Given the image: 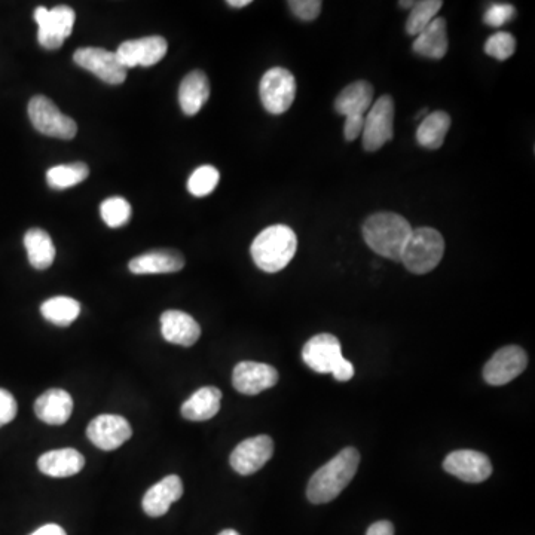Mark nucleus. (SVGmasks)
<instances>
[{
    "mask_svg": "<svg viewBox=\"0 0 535 535\" xmlns=\"http://www.w3.org/2000/svg\"><path fill=\"white\" fill-rule=\"evenodd\" d=\"M443 2L440 0H423L415 2L412 6L411 15L406 21V33L411 36H418L436 18L437 12L442 8Z\"/></svg>",
    "mask_w": 535,
    "mask_h": 535,
    "instance_id": "obj_30",
    "label": "nucleus"
},
{
    "mask_svg": "<svg viewBox=\"0 0 535 535\" xmlns=\"http://www.w3.org/2000/svg\"><path fill=\"white\" fill-rule=\"evenodd\" d=\"M167 50L168 44L164 38L148 36V38L122 42L115 54L125 69H131L136 66L151 67L160 63L167 54Z\"/></svg>",
    "mask_w": 535,
    "mask_h": 535,
    "instance_id": "obj_14",
    "label": "nucleus"
},
{
    "mask_svg": "<svg viewBox=\"0 0 535 535\" xmlns=\"http://www.w3.org/2000/svg\"><path fill=\"white\" fill-rule=\"evenodd\" d=\"M185 258L177 250H154L131 259L130 271L136 275L171 274L182 271Z\"/></svg>",
    "mask_w": 535,
    "mask_h": 535,
    "instance_id": "obj_20",
    "label": "nucleus"
},
{
    "mask_svg": "<svg viewBox=\"0 0 535 535\" xmlns=\"http://www.w3.org/2000/svg\"><path fill=\"white\" fill-rule=\"evenodd\" d=\"M272 454L274 442L267 434H261L241 442L232 452L229 463L238 475L249 476L259 472L271 460Z\"/></svg>",
    "mask_w": 535,
    "mask_h": 535,
    "instance_id": "obj_12",
    "label": "nucleus"
},
{
    "mask_svg": "<svg viewBox=\"0 0 535 535\" xmlns=\"http://www.w3.org/2000/svg\"><path fill=\"white\" fill-rule=\"evenodd\" d=\"M42 316L58 327H67L78 319L81 314V304L67 296H55L42 304Z\"/></svg>",
    "mask_w": 535,
    "mask_h": 535,
    "instance_id": "obj_28",
    "label": "nucleus"
},
{
    "mask_svg": "<svg viewBox=\"0 0 535 535\" xmlns=\"http://www.w3.org/2000/svg\"><path fill=\"white\" fill-rule=\"evenodd\" d=\"M363 148L368 152H376L393 140L394 136V102L390 96L379 97L363 125Z\"/></svg>",
    "mask_w": 535,
    "mask_h": 535,
    "instance_id": "obj_8",
    "label": "nucleus"
},
{
    "mask_svg": "<svg viewBox=\"0 0 535 535\" xmlns=\"http://www.w3.org/2000/svg\"><path fill=\"white\" fill-rule=\"evenodd\" d=\"M335 376L336 381L347 382L350 381L354 376V366L353 363L348 362L347 359L341 363V365L336 368V371L332 374Z\"/></svg>",
    "mask_w": 535,
    "mask_h": 535,
    "instance_id": "obj_38",
    "label": "nucleus"
},
{
    "mask_svg": "<svg viewBox=\"0 0 535 535\" xmlns=\"http://www.w3.org/2000/svg\"><path fill=\"white\" fill-rule=\"evenodd\" d=\"M365 116H347L345 118L344 136L347 142H354L357 137L362 136Z\"/></svg>",
    "mask_w": 535,
    "mask_h": 535,
    "instance_id": "obj_37",
    "label": "nucleus"
},
{
    "mask_svg": "<svg viewBox=\"0 0 535 535\" xmlns=\"http://www.w3.org/2000/svg\"><path fill=\"white\" fill-rule=\"evenodd\" d=\"M296 249L298 238L295 231L287 225H272L255 238L250 252L256 267L274 274L292 262Z\"/></svg>",
    "mask_w": 535,
    "mask_h": 535,
    "instance_id": "obj_3",
    "label": "nucleus"
},
{
    "mask_svg": "<svg viewBox=\"0 0 535 535\" xmlns=\"http://www.w3.org/2000/svg\"><path fill=\"white\" fill-rule=\"evenodd\" d=\"M302 359L317 374H333L344 362L341 342L330 333L313 336L302 350Z\"/></svg>",
    "mask_w": 535,
    "mask_h": 535,
    "instance_id": "obj_11",
    "label": "nucleus"
},
{
    "mask_svg": "<svg viewBox=\"0 0 535 535\" xmlns=\"http://www.w3.org/2000/svg\"><path fill=\"white\" fill-rule=\"evenodd\" d=\"M100 214L109 228H121L130 220L131 206L125 198H107L100 206Z\"/></svg>",
    "mask_w": 535,
    "mask_h": 535,
    "instance_id": "obj_32",
    "label": "nucleus"
},
{
    "mask_svg": "<svg viewBox=\"0 0 535 535\" xmlns=\"http://www.w3.org/2000/svg\"><path fill=\"white\" fill-rule=\"evenodd\" d=\"M90 176V168L84 162H70V164L55 165L47 173L48 185L53 189H67L79 185Z\"/></svg>",
    "mask_w": 535,
    "mask_h": 535,
    "instance_id": "obj_29",
    "label": "nucleus"
},
{
    "mask_svg": "<svg viewBox=\"0 0 535 535\" xmlns=\"http://www.w3.org/2000/svg\"><path fill=\"white\" fill-rule=\"evenodd\" d=\"M17 402L9 391L0 388V427L14 421L17 417Z\"/></svg>",
    "mask_w": 535,
    "mask_h": 535,
    "instance_id": "obj_36",
    "label": "nucleus"
},
{
    "mask_svg": "<svg viewBox=\"0 0 535 535\" xmlns=\"http://www.w3.org/2000/svg\"><path fill=\"white\" fill-rule=\"evenodd\" d=\"M250 0H229L228 5L231 8H244V6L250 5Z\"/></svg>",
    "mask_w": 535,
    "mask_h": 535,
    "instance_id": "obj_41",
    "label": "nucleus"
},
{
    "mask_svg": "<svg viewBox=\"0 0 535 535\" xmlns=\"http://www.w3.org/2000/svg\"><path fill=\"white\" fill-rule=\"evenodd\" d=\"M73 61L106 84L121 85L127 79V69L119 63L116 54L103 48H79L73 54Z\"/></svg>",
    "mask_w": 535,
    "mask_h": 535,
    "instance_id": "obj_10",
    "label": "nucleus"
},
{
    "mask_svg": "<svg viewBox=\"0 0 535 535\" xmlns=\"http://www.w3.org/2000/svg\"><path fill=\"white\" fill-rule=\"evenodd\" d=\"M219 535H240L235 530H223Z\"/></svg>",
    "mask_w": 535,
    "mask_h": 535,
    "instance_id": "obj_43",
    "label": "nucleus"
},
{
    "mask_svg": "<svg viewBox=\"0 0 535 535\" xmlns=\"http://www.w3.org/2000/svg\"><path fill=\"white\" fill-rule=\"evenodd\" d=\"M515 15V6L509 5V3H495L486 9L483 23L489 27H503L504 24L510 23Z\"/></svg>",
    "mask_w": 535,
    "mask_h": 535,
    "instance_id": "obj_34",
    "label": "nucleus"
},
{
    "mask_svg": "<svg viewBox=\"0 0 535 535\" xmlns=\"http://www.w3.org/2000/svg\"><path fill=\"white\" fill-rule=\"evenodd\" d=\"M76 14L70 6L60 5L53 9L39 6L35 11L38 23V41L45 50H58L67 38L72 35Z\"/></svg>",
    "mask_w": 535,
    "mask_h": 535,
    "instance_id": "obj_6",
    "label": "nucleus"
},
{
    "mask_svg": "<svg viewBox=\"0 0 535 535\" xmlns=\"http://www.w3.org/2000/svg\"><path fill=\"white\" fill-rule=\"evenodd\" d=\"M290 11L302 21L317 20L321 12L323 3L320 0H293L289 2Z\"/></svg>",
    "mask_w": 535,
    "mask_h": 535,
    "instance_id": "obj_35",
    "label": "nucleus"
},
{
    "mask_svg": "<svg viewBox=\"0 0 535 535\" xmlns=\"http://www.w3.org/2000/svg\"><path fill=\"white\" fill-rule=\"evenodd\" d=\"M259 94H261L262 105L269 113L281 115L287 112L295 102V76L284 67H272L262 76Z\"/></svg>",
    "mask_w": 535,
    "mask_h": 535,
    "instance_id": "obj_7",
    "label": "nucleus"
},
{
    "mask_svg": "<svg viewBox=\"0 0 535 535\" xmlns=\"http://www.w3.org/2000/svg\"><path fill=\"white\" fill-rule=\"evenodd\" d=\"M366 535H394V527L391 522L379 521L369 527Z\"/></svg>",
    "mask_w": 535,
    "mask_h": 535,
    "instance_id": "obj_39",
    "label": "nucleus"
},
{
    "mask_svg": "<svg viewBox=\"0 0 535 535\" xmlns=\"http://www.w3.org/2000/svg\"><path fill=\"white\" fill-rule=\"evenodd\" d=\"M220 180V173L213 165H203L191 174L188 180L189 194L203 198L212 194Z\"/></svg>",
    "mask_w": 535,
    "mask_h": 535,
    "instance_id": "obj_31",
    "label": "nucleus"
},
{
    "mask_svg": "<svg viewBox=\"0 0 535 535\" xmlns=\"http://www.w3.org/2000/svg\"><path fill=\"white\" fill-rule=\"evenodd\" d=\"M133 430L121 415H99L87 428L88 439L103 451H115L130 439Z\"/></svg>",
    "mask_w": 535,
    "mask_h": 535,
    "instance_id": "obj_15",
    "label": "nucleus"
},
{
    "mask_svg": "<svg viewBox=\"0 0 535 535\" xmlns=\"http://www.w3.org/2000/svg\"><path fill=\"white\" fill-rule=\"evenodd\" d=\"M528 357L518 345L500 348L483 368V379L489 385L500 387L518 378L527 369Z\"/></svg>",
    "mask_w": 535,
    "mask_h": 535,
    "instance_id": "obj_9",
    "label": "nucleus"
},
{
    "mask_svg": "<svg viewBox=\"0 0 535 535\" xmlns=\"http://www.w3.org/2000/svg\"><path fill=\"white\" fill-rule=\"evenodd\" d=\"M161 333L170 344L192 347L200 339L201 327L189 314L170 310L161 316Z\"/></svg>",
    "mask_w": 535,
    "mask_h": 535,
    "instance_id": "obj_17",
    "label": "nucleus"
},
{
    "mask_svg": "<svg viewBox=\"0 0 535 535\" xmlns=\"http://www.w3.org/2000/svg\"><path fill=\"white\" fill-rule=\"evenodd\" d=\"M448 26L445 18L436 17L430 24L415 36L412 50L421 57L431 58V60H440L448 53Z\"/></svg>",
    "mask_w": 535,
    "mask_h": 535,
    "instance_id": "obj_23",
    "label": "nucleus"
},
{
    "mask_svg": "<svg viewBox=\"0 0 535 535\" xmlns=\"http://www.w3.org/2000/svg\"><path fill=\"white\" fill-rule=\"evenodd\" d=\"M84 466V455L72 448L55 449L42 455L38 460L39 470L51 478H69L78 475Z\"/></svg>",
    "mask_w": 535,
    "mask_h": 535,
    "instance_id": "obj_21",
    "label": "nucleus"
},
{
    "mask_svg": "<svg viewBox=\"0 0 535 535\" xmlns=\"http://www.w3.org/2000/svg\"><path fill=\"white\" fill-rule=\"evenodd\" d=\"M443 469L449 475L469 483H481L492 475L489 458L472 449L451 452L443 461Z\"/></svg>",
    "mask_w": 535,
    "mask_h": 535,
    "instance_id": "obj_13",
    "label": "nucleus"
},
{
    "mask_svg": "<svg viewBox=\"0 0 535 535\" xmlns=\"http://www.w3.org/2000/svg\"><path fill=\"white\" fill-rule=\"evenodd\" d=\"M411 223L397 213L372 214L363 223V238L376 255L400 262L403 249L411 237Z\"/></svg>",
    "mask_w": 535,
    "mask_h": 535,
    "instance_id": "obj_1",
    "label": "nucleus"
},
{
    "mask_svg": "<svg viewBox=\"0 0 535 535\" xmlns=\"http://www.w3.org/2000/svg\"><path fill=\"white\" fill-rule=\"evenodd\" d=\"M360 454L356 448H345L329 463L320 467L308 482L307 497L313 504L335 500L348 483L353 481L359 469Z\"/></svg>",
    "mask_w": 535,
    "mask_h": 535,
    "instance_id": "obj_2",
    "label": "nucleus"
},
{
    "mask_svg": "<svg viewBox=\"0 0 535 535\" xmlns=\"http://www.w3.org/2000/svg\"><path fill=\"white\" fill-rule=\"evenodd\" d=\"M182 495V479L177 475L167 476L146 492L142 501L143 510L151 518H161Z\"/></svg>",
    "mask_w": 535,
    "mask_h": 535,
    "instance_id": "obj_18",
    "label": "nucleus"
},
{
    "mask_svg": "<svg viewBox=\"0 0 535 535\" xmlns=\"http://www.w3.org/2000/svg\"><path fill=\"white\" fill-rule=\"evenodd\" d=\"M374 105V87L369 82L357 81L345 87L336 97L335 109L339 115L365 116Z\"/></svg>",
    "mask_w": 535,
    "mask_h": 535,
    "instance_id": "obj_24",
    "label": "nucleus"
},
{
    "mask_svg": "<svg viewBox=\"0 0 535 535\" xmlns=\"http://www.w3.org/2000/svg\"><path fill=\"white\" fill-rule=\"evenodd\" d=\"M30 535H67L66 531L63 530V528L60 527V525L55 524H48L44 525V527L39 528V530H36L35 533Z\"/></svg>",
    "mask_w": 535,
    "mask_h": 535,
    "instance_id": "obj_40",
    "label": "nucleus"
},
{
    "mask_svg": "<svg viewBox=\"0 0 535 535\" xmlns=\"http://www.w3.org/2000/svg\"><path fill=\"white\" fill-rule=\"evenodd\" d=\"M72 412V396L60 388L45 391L35 403L36 417L50 426H63L72 417Z\"/></svg>",
    "mask_w": 535,
    "mask_h": 535,
    "instance_id": "obj_19",
    "label": "nucleus"
},
{
    "mask_svg": "<svg viewBox=\"0 0 535 535\" xmlns=\"http://www.w3.org/2000/svg\"><path fill=\"white\" fill-rule=\"evenodd\" d=\"M210 97V82L206 73L194 70L183 78L179 88V103L183 113L197 115Z\"/></svg>",
    "mask_w": 535,
    "mask_h": 535,
    "instance_id": "obj_22",
    "label": "nucleus"
},
{
    "mask_svg": "<svg viewBox=\"0 0 535 535\" xmlns=\"http://www.w3.org/2000/svg\"><path fill=\"white\" fill-rule=\"evenodd\" d=\"M451 128V116L442 110L428 113L417 130V140L423 148L439 149Z\"/></svg>",
    "mask_w": 535,
    "mask_h": 535,
    "instance_id": "obj_27",
    "label": "nucleus"
},
{
    "mask_svg": "<svg viewBox=\"0 0 535 535\" xmlns=\"http://www.w3.org/2000/svg\"><path fill=\"white\" fill-rule=\"evenodd\" d=\"M222 393L216 387H203L195 391L182 405V417L194 423L212 420L220 409Z\"/></svg>",
    "mask_w": 535,
    "mask_h": 535,
    "instance_id": "obj_25",
    "label": "nucleus"
},
{
    "mask_svg": "<svg viewBox=\"0 0 535 535\" xmlns=\"http://www.w3.org/2000/svg\"><path fill=\"white\" fill-rule=\"evenodd\" d=\"M399 5L402 6V8H412V6L415 5V2H399Z\"/></svg>",
    "mask_w": 535,
    "mask_h": 535,
    "instance_id": "obj_42",
    "label": "nucleus"
},
{
    "mask_svg": "<svg viewBox=\"0 0 535 535\" xmlns=\"http://www.w3.org/2000/svg\"><path fill=\"white\" fill-rule=\"evenodd\" d=\"M516 39L512 33L497 32L489 36L485 44V53L498 61H506L515 54Z\"/></svg>",
    "mask_w": 535,
    "mask_h": 535,
    "instance_id": "obj_33",
    "label": "nucleus"
},
{
    "mask_svg": "<svg viewBox=\"0 0 535 535\" xmlns=\"http://www.w3.org/2000/svg\"><path fill=\"white\" fill-rule=\"evenodd\" d=\"M278 382L277 369L267 363L241 362L235 366L232 385L238 393L256 396Z\"/></svg>",
    "mask_w": 535,
    "mask_h": 535,
    "instance_id": "obj_16",
    "label": "nucleus"
},
{
    "mask_svg": "<svg viewBox=\"0 0 535 535\" xmlns=\"http://www.w3.org/2000/svg\"><path fill=\"white\" fill-rule=\"evenodd\" d=\"M29 118L33 127L44 136L72 140L78 134L76 122L64 115L48 97L36 96L30 100Z\"/></svg>",
    "mask_w": 535,
    "mask_h": 535,
    "instance_id": "obj_5",
    "label": "nucleus"
},
{
    "mask_svg": "<svg viewBox=\"0 0 535 535\" xmlns=\"http://www.w3.org/2000/svg\"><path fill=\"white\" fill-rule=\"evenodd\" d=\"M445 253V240L433 228H418L412 231L400 262L412 274L423 275L433 271L442 261Z\"/></svg>",
    "mask_w": 535,
    "mask_h": 535,
    "instance_id": "obj_4",
    "label": "nucleus"
},
{
    "mask_svg": "<svg viewBox=\"0 0 535 535\" xmlns=\"http://www.w3.org/2000/svg\"><path fill=\"white\" fill-rule=\"evenodd\" d=\"M24 246L33 268L44 271L54 264L55 247L50 234L44 229H30L24 235Z\"/></svg>",
    "mask_w": 535,
    "mask_h": 535,
    "instance_id": "obj_26",
    "label": "nucleus"
}]
</instances>
